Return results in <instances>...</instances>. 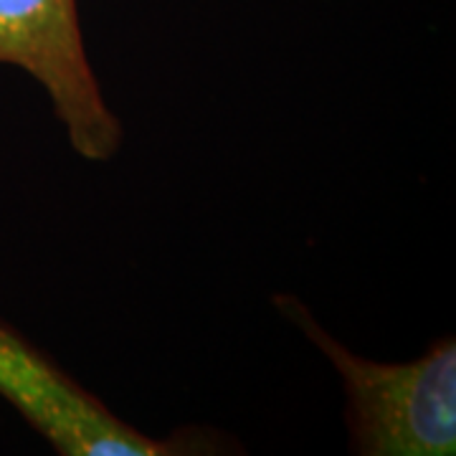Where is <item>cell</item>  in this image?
<instances>
[{"instance_id":"obj_2","label":"cell","mask_w":456,"mask_h":456,"mask_svg":"<svg viewBox=\"0 0 456 456\" xmlns=\"http://www.w3.org/2000/svg\"><path fill=\"white\" fill-rule=\"evenodd\" d=\"M0 66H13L44 86L71 150L107 163L125 130L92 69L77 0H0Z\"/></svg>"},{"instance_id":"obj_3","label":"cell","mask_w":456,"mask_h":456,"mask_svg":"<svg viewBox=\"0 0 456 456\" xmlns=\"http://www.w3.org/2000/svg\"><path fill=\"white\" fill-rule=\"evenodd\" d=\"M0 395L64 456L191 454L203 439H155L122 421L59 362L0 322Z\"/></svg>"},{"instance_id":"obj_1","label":"cell","mask_w":456,"mask_h":456,"mask_svg":"<svg viewBox=\"0 0 456 456\" xmlns=\"http://www.w3.org/2000/svg\"><path fill=\"white\" fill-rule=\"evenodd\" d=\"M340 375L350 452L360 456H452L456 452V342L441 338L406 362L353 353L297 297H274Z\"/></svg>"}]
</instances>
